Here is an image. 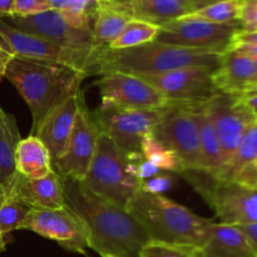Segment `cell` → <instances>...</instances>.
<instances>
[{"label": "cell", "mask_w": 257, "mask_h": 257, "mask_svg": "<svg viewBox=\"0 0 257 257\" xmlns=\"http://www.w3.org/2000/svg\"><path fill=\"white\" fill-rule=\"evenodd\" d=\"M104 257H118V256H110V255H108V256H104Z\"/></svg>", "instance_id": "c3c4849f"}, {"label": "cell", "mask_w": 257, "mask_h": 257, "mask_svg": "<svg viewBox=\"0 0 257 257\" xmlns=\"http://www.w3.org/2000/svg\"><path fill=\"white\" fill-rule=\"evenodd\" d=\"M50 9L49 0H13L12 17H28Z\"/></svg>", "instance_id": "d6a6232c"}, {"label": "cell", "mask_w": 257, "mask_h": 257, "mask_svg": "<svg viewBox=\"0 0 257 257\" xmlns=\"http://www.w3.org/2000/svg\"><path fill=\"white\" fill-rule=\"evenodd\" d=\"M97 8L95 0H65L63 7L57 12L72 27L92 32Z\"/></svg>", "instance_id": "4dcf8cb0"}, {"label": "cell", "mask_w": 257, "mask_h": 257, "mask_svg": "<svg viewBox=\"0 0 257 257\" xmlns=\"http://www.w3.org/2000/svg\"><path fill=\"white\" fill-rule=\"evenodd\" d=\"M232 181H237V182L243 183L246 186L257 188V158L250 166L243 168Z\"/></svg>", "instance_id": "8d00e7d4"}, {"label": "cell", "mask_w": 257, "mask_h": 257, "mask_svg": "<svg viewBox=\"0 0 257 257\" xmlns=\"http://www.w3.org/2000/svg\"><path fill=\"white\" fill-rule=\"evenodd\" d=\"M240 24H215L197 19L180 18L160 27L156 42L178 47L226 52Z\"/></svg>", "instance_id": "30bf717a"}, {"label": "cell", "mask_w": 257, "mask_h": 257, "mask_svg": "<svg viewBox=\"0 0 257 257\" xmlns=\"http://www.w3.org/2000/svg\"><path fill=\"white\" fill-rule=\"evenodd\" d=\"M0 33L5 37L17 57L52 62L89 75L93 52L74 50L53 44L35 35L20 32L0 20Z\"/></svg>", "instance_id": "5bb4252c"}, {"label": "cell", "mask_w": 257, "mask_h": 257, "mask_svg": "<svg viewBox=\"0 0 257 257\" xmlns=\"http://www.w3.org/2000/svg\"><path fill=\"white\" fill-rule=\"evenodd\" d=\"M102 104L99 109H161L170 105L155 87L135 74L112 72L97 80Z\"/></svg>", "instance_id": "9c48e42d"}, {"label": "cell", "mask_w": 257, "mask_h": 257, "mask_svg": "<svg viewBox=\"0 0 257 257\" xmlns=\"http://www.w3.org/2000/svg\"><path fill=\"white\" fill-rule=\"evenodd\" d=\"M222 2V0H191V7H192V13L196 12L198 9H202V8L208 7L211 4H215V3ZM191 14V13H190Z\"/></svg>", "instance_id": "b9f144b4"}, {"label": "cell", "mask_w": 257, "mask_h": 257, "mask_svg": "<svg viewBox=\"0 0 257 257\" xmlns=\"http://www.w3.org/2000/svg\"><path fill=\"white\" fill-rule=\"evenodd\" d=\"M253 32H255V30H253Z\"/></svg>", "instance_id": "681fc988"}, {"label": "cell", "mask_w": 257, "mask_h": 257, "mask_svg": "<svg viewBox=\"0 0 257 257\" xmlns=\"http://www.w3.org/2000/svg\"><path fill=\"white\" fill-rule=\"evenodd\" d=\"M221 52L210 49L178 47L151 42L140 47L112 50L97 48L92 54L89 75H103L112 72L142 75L156 74L173 69L205 67L215 69L220 63Z\"/></svg>", "instance_id": "7a4b0ae2"}, {"label": "cell", "mask_w": 257, "mask_h": 257, "mask_svg": "<svg viewBox=\"0 0 257 257\" xmlns=\"http://www.w3.org/2000/svg\"><path fill=\"white\" fill-rule=\"evenodd\" d=\"M85 77L65 65L22 57H15L5 72V78L17 88L29 107L32 133L50 110L79 89Z\"/></svg>", "instance_id": "277c9868"}, {"label": "cell", "mask_w": 257, "mask_h": 257, "mask_svg": "<svg viewBox=\"0 0 257 257\" xmlns=\"http://www.w3.org/2000/svg\"><path fill=\"white\" fill-rule=\"evenodd\" d=\"M251 59H252L253 62H255V64L257 65V57H256V58H251Z\"/></svg>", "instance_id": "7dc6e473"}, {"label": "cell", "mask_w": 257, "mask_h": 257, "mask_svg": "<svg viewBox=\"0 0 257 257\" xmlns=\"http://www.w3.org/2000/svg\"><path fill=\"white\" fill-rule=\"evenodd\" d=\"M212 82L217 93L236 97L257 82V65L250 57L227 49L213 69Z\"/></svg>", "instance_id": "d6986e66"}, {"label": "cell", "mask_w": 257, "mask_h": 257, "mask_svg": "<svg viewBox=\"0 0 257 257\" xmlns=\"http://www.w3.org/2000/svg\"><path fill=\"white\" fill-rule=\"evenodd\" d=\"M83 102L84 94L79 88L69 97L65 98L62 103H59L54 109L50 110L38 125L37 130L32 133L37 136L49 151L53 170L57 161L64 153L74 125L75 117Z\"/></svg>", "instance_id": "e0dca14e"}, {"label": "cell", "mask_w": 257, "mask_h": 257, "mask_svg": "<svg viewBox=\"0 0 257 257\" xmlns=\"http://www.w3.org/2000/svg\"><path fill=\"white\" fill-rule=\"evenodd\" d=\"M140 257H202L201 248L148 241L141 251Z\"/></svg>", "instance_id": "1f68e13d"}, {"label": "cell", "mask_w": 257, "mask_h": 257, "mask_svg": "<svg viewBox=\"0 0 257 257\" xmlns=\"http://www.w3.org/2000/svg\"><path fill=\"white\" fill-rule=\"evenodd\" d=\"M173 185V178L170 175H157L152 178L141 182L140 190L145 191V192L150 193H157V195H162V192L168 191Z\"/></svg>", "instance_id": "836d02e7"}, {"label": "cell", "mask_w": 257, "mask_h": 257, "mask_svg": "<svg viewBox=\"0 0 257 257\" xmlns=\"http://www.w3.org/2000/svg\"><path fill=\"white\" fill-rule=\"evenodd\" d=\"M15 171L27 178H40L53 171L52 158L44 143L34 135L22 138L15 148Z\"/></svg>", "instance_id": "603a6c76"}, {"label": "cell", "mask_w": 257, "mask_h": 257, "mask_svg": "<svg viewBox=\"0 0 257 257\" xmlns=\"http://www.w3.org/2000/svg\"><path fill=\"white\" fill-rule=\"evenodd\" d=\"M245 2L246 0H222L196 10L182 18L203 20L215 24H240L241 13Z\"/></svg>", "instance_id": "83f0119b"}, {"label": "cell", "mask_w": 257, "mask_h": 257, "mask_svg": "<svg viewBox=\"0 0 257 257\" xmlns=\"http://www.w3.org/2000/svg\"><path fill=\"white\" fill-rule=\"evenodd\" d=\"M97 14L92 28L93 43L95 48L108 47L122 33L130 20L133 19L127 3L110 4L97 3Z\"/></svg>", "instance_id": "7402d4cb"}, {"label": "cell", "mask_w": 257, "mask_h": 257, "mask_svg": "<svg viewBox=\"0 0 257 257\" xmlns=\"http://www.w3.org/2000/svg\"><path fill=\"white\" fill-rule=\"evenodd\" d=\"M238 227H240L241 230H242V232L245 233L246 237L248 238V241H250L251 245L255 248L257 253V222L250 223V225L238 226Z\"/></svg>", "instance_id": "ab89813d"}, {"label": "cell", "mask_w": 257, "mask_h": 257, "mask_svg": "<svg viewBox=\"0 0 257 257\" xmlns=\"http://www.w3.org/2000/svg\"><path fill=\"white\" fill-rule=\"evenodd\" d=\"M5 247H7V240H5V235L0 231V252L5 251Z\"/></svg>", "instance_id": "ee69618b"}, {"label": "cell", "mask_w": 257, "mask_h": 257, "mask_svg": "<svg viewBox=\"0 0 257 257\" xmlns=\"http://www.w3.org/2000/svg\"><path fill=\"white\" fill-rule=\"evenodd\" d=\"M202 257H257L255 248L238 226L213 222Z\"/></svg>", "instance_id": "ffe728a7"}, {"label": "cell", "mask_w": 257, "mask_h": 257, "mask_svg": "<svg viewBox=\"0 0 257 257\" xmlns=\"http://www.w3.org/2000/svg\"><path fill=\"white\" fill-rule=\"evenodd\" d=\"M4 187H3V186L2 185H0V196H2L3 195V193H4Z\"/></svg>", "instance_id": "bcb514c9"}, {"label": "cell", "mask_w": 257, "mask_h": 257, "mask_svg": "<svg viewBox=\"0 0 257 257\" xmlns=\"http://www.w3.org/2000/svg\"><path fill=\"white\" fill-rule=\"evenodd\" d=\"M15 57L17 55H15L14 50L12 49L4 35L0 33V80L3 77H5V72Z\"/></svg>", "instance_id": "d590c367"}, {"label": "cell", "mask_w": 257, "mask_h": 257, "mask_svg": "<svg viewBox=\"0 0 257 257\" xmlns=\"http://www.w3.org/2000/svg\"><path fill=\"white\" fill-rule=\"evenodd\" d=\"M24 230L55 241L62 247L74 252L85 253L88 247L84 226L65 206L54 210H33Z\"/></svg>", "instance_id": "2e32d148"}, {"label": "cell", "mask_w": 257, "mask_h": 257, "mask_svg": "<svg viewBox=\"0 0 257 257\" xmlns=\"http://www.w3.org/2000/svg\"><path fill=\"white\" fill-rule=\"evenodd\" d=\"M133 19L162 27L192 13L191 0H131L127 3Z\"/></svg>", "instance_id": "cb8c5ba5"}, {"label": "cell", "mask_w": 257, "mask_h": 257, "mask_svg": "<svg viewBox=\"0 0 257 257\" xmlns=\"http://www.w3.org/2000/svg\"><path fill=\"white\" fill-rule=\"evenodd\" d=\"M256 83H257V82H256Z\"/></svg>", "instance_id": "f907efd6"}, {"label": "cell", "mask_w": 257, "mask_h": 257, "mask_svg": "<svg viewBox=\"0 0 257 257\" xmlns=\"http://www.w3.org/2000/svg\"><path fill=\"white\" fill-rule=\"evenodd\" d=\"M158 32H160L158 25L145 22V20L132 19L128 22L117 39L110 43L107 48L112 50H120L140 47V45L155 42Z\"/></svg>", "instance_id": "f1b7e54d"}, {"label": "cell", "mask_w": 257, "mask_h": 257, "mask_svg": "<svg viewBox=\"0 0 257 257\" xmlns=\"http://www.w3.org/2000/svg\"><path fill=\"white\" fill-rule=\"evenodd\" d=\"M80 182L93 193L122 208H127L130 201L141 188V181L132 172V162L117 150L102 131L98 136L89 170Z\"/></svg>", "instance_id": "5b68a950"}, {"label": "cell", "mask_w": 257, "mask_h": 257, "mask_svg": "<svg viewBox=\"0 0 257 257\" xmlns=\"http://www.w3.org/2000/svg\"><path fill=\"white\" fill-rule=\"evenodd\" d=\"M32 211L27 203L5 190L0 196V231L7 236L13 231L24 230Z\"/></svg>", "instance_id": "4316f807"}, {"label": "cell", "mask_w": 257, "mask_h": 257, "mask_svg": "<svg viewBox=\"0 0 257 257\" xmlns=\"http://www.w3.org/2000/svg\"><path fill=\"white\" fill-rule=\"evenodd\" d=\"M231 44H252V45H257V30H255V32H247V30L240 29L235 34V37H233Z\"/></svg>", "instance_id": "74e56055"}, {"label": "cell", "mask_w": 257, "mask_h": 257, "mask_svg": "<svg viewBox=\"0 0 257 257\" xmlns=\"http://www.w3.org/2000/svg\"><path fill=\"white\" fill-rule=\"evenodd\" d=\"M256 94H257V83L250 85L247 89H245L242 93H241V94L236 95V97H246V95H256Z\"/></svg>", "instance_id": "7bdbcfd3"}, {"label": "cell", "mask_w": 257, "mask_h": 257, "mask_svg": "<svg viewBox=\"0 0 257 257\" xmlns=\"http://www.w3.org/2000/svg\"><path fill=\"white\" fill-rule=\"evenodd\" d=\"M213 69L190 67L156 74L138 75L155 87L170 102H207L217 93L212 82Z\"/></svg>", "instance_id": "7c38bea8"}, {"label": "cell", "mask_w": 257, "mask_h": 257, "mask_svg": "<svg viewBox=\"0 0 257 257\" xmlns=\"http://www.w3.org/2000/svg\"><path fill=\"white\" fill-rule=\"evenodd\" d=\"M196 103L172 102L163 109L160 123L153 131V136L177 156L185 172H200L201 168Z\"/></svg>", "instance_id": "8992f818"}, {"label": "cell", "mask_w": 257, "mask_h": 257, "mask_svg": "<svg viewBox=\"0 0 257 257\" xmlns=\"http://www.w3.org/2000/svg\"><path fill=\"white\" fill-rule=\"evenodd\" d=\"M206 102L196 103V119L200 130L201 168L200 172L217 178L223 168V157L215 124L205 107Z\"/></svg>", "instance_id": "44dd1931"}, {"label": "cell", "mask_w": 257, "mask_h": 257, "mask_svg": "<svg viewBox=\"0 0 257 257\" xmlns=\"http://www.w3.org/2000/svg\"><path fill=\"white\" fill-rule=\"evenodd\" d=\"M4 188L33 210H54L65 206L64 177L55 171L34 180L15 173Z\"/></svg>", "instance_id": "ac0fdd59"}, {"label": "cell", "mask_w": 257, "mask_h": 257, "mask_svg": "<svg viewBox=\"0 0 257 257\" xmlns=\"http://www.w3.org/2000/svg\"><path fill=\"white\" fill-rule=\"evenodd\" d=\"M64 203L83 223L88 247L100 256L140 257L150 237L125 208L64 178Z\"/></svg>", "instance_id": "6da1fadb"}, {"label": "cell", "mask_w": 257, "mask_h": 257, "mask_svg": "<svg viewBox=\"0 0 257 257\" xmlns=\"http://www.w3.org/2000/svg\"><path fill=\"white\" fill-rule=\"evenodd\" d=\"M257 158V120L252 123L243 135L235 155L223 167L215 180H233L243 168L250 166Z\"/></svg>", "instance_id": "484cf974"}, {"label": "cell", "mask_w": 257, "mask_h": 257, "mask_svg": "<svg viewBox=\"0 0 257 257\" xmlns=\"http://www.w3.org/2000/svg\"><path fill=\"white\" fill-rule=\"evenodd\" d=\"M205 107L218 135L225 167L235 155L247 128L256 119L235 97L223 93H216L205 103Z\"/></svg>", "instance_id": "9a60e30c"}, {"label": "cell", "mask_w": 257, "mask_h": 257, "mask_svg": "<svg viewBox=\"0 0 257 257\" xmlns=\"http://www.w3.org/2000/svg\"><path fill=\"white\" fill-rule=\"evenodd\" d=\"M240 25L242 30H257V0H246L241 13Z\"/></svg>", "instance_id": "e575fe53"}, {"label": "cell", "mask_w": 257, "mask_h": 257, "mask_svg": "<svg viewBox=\"0 0 257 257\" xmlns=\"http://www.w3.org/2000/svg\"><path fill=\"white\" fill-rule=\"evenodd\" d=\"M141 151H142L143 158L148 162L153 163L161 171L175 173L185 172V168H183L182 163L178 160L177 156L170 148L166 147L162 142H160L153 136V133L143 138Z\"/></svg>", "instance_id": "f546056e"}, {"label": "cell", "mask_w": 257, "mask_h": 257, "mask_svg": "<svg viewBox=\"0 0 257 257\" xmlns=\"http://www.w3.org/2000/svg\"><path fill=\"white\" fill-rule=\"evenodd\" d=\"M3 22L20 32L35 35L68 49L85 52L97 49L93 43L92 32L69 25L57 10L50 9L28 17H9L3 19Z\"/></svg>", "instance_id": "4fadbf2b"}, {"label": "cell", "mask_w": 257, "mask_h": 257, "mask_svg": "<svg viewBox=\"0 0 257 257\" xmlns=\"http://www.w3.org/2000/svg\"><path fill=\"white\" fill-rule=\"evenodd\" d=\"M99 127L83 102L75 117L64 153L54 166V171L68 180L83 181L94 157Z\"/></svg>", "instance_id": "8fae6325"}, {"label": "cell", "mask_w": 257, "mask_h": 257, "mask_svg": "<svg viewBox=\"0 0 257 257\" xmlns=\"http://www.w3.org/2000/svg\"><path fill=\"white\" fill-rule=\"evenodd\" d=\"M20 138L14 117L0 107V185H8L17 173L15 171V148Z\"/></svg>", "instance_id": "d4e9b609"}, {"label": "cell", "mask_w": 257, "mask_h": 257, "mask_svg": "<svg viewBox=\"0 0 257 257\" xmlns=\"http://www.w3.org/2000/svg\"><path fill=\"white\" fill-rule=\"evenodd\" d=\"M13 0H0V20L12 17Z\"/></svg>", "instance_id": "60d3db41"}, {"label": "cell", "mask_w": 257, "mask_h": 257, "mask_svg": "<svg viewBox=\"0 0 257 257\" xmlns=\"http://www.w3.org/2000/svg\"><path fill=\"white\" fill-rule=\"evenodd\" d=\"M125 210L142 226L150 241L202 248L213 221L157 193L137 191Z\"/></svg>", "instance_id": "3957f363"}, {"label": "cell", "mask_w": 257, "mask_h": 257, "mask_svg": "<svg viewBox=\"0 0 257 257\" xmlns=\"http://www.w3.org/2000/svg\"><path fill=\"white\" fill-rule=\"evenodd\" d=\"M248 112L252 114V117L257 120V94L256 95H246V97H235Z\"/></svg>", "instance_id": "f35d334b"}, {"label": "cell", "mask_w": 257, "mask_h": 257, "mask_svg": "<svg viewBox=\"0 0 257 257\" xmlns=\"http://www.w3.org/2000/svg\"><path fill=\"white\" fill-rule=\"evenodd\" d=\"M207 177L208 182L201 181L195 186L215 211L218 222L235 226L257 222V188L237 181Z\"/></svg>", "instance_id": "ba28073f"}, {"label": "cell", "mask_w": 257, "mask_h": 257, "mask_svg": "<svg viewBox=\"0 0 257 257\" xmlns=\"http://www.w3.org/2000/svg\"><path fill=\"white\" fill-rule=\"evenodd\" d=\"M97 3H110V4H119V3H130L131 0H95Z\"/></svg>", "instance_id": "f6af8a7d"}, {"label": "cell", "mask_w": 257, "mask_h": 257, "mask_svg": "<svg viewBox=\"0 0 257 257\" xmlns=\"http://www.w3.org/2000/svg\"><path fill=\"white\" fill-rule=\"evenodd\" d=\"M165 108L161 109L97 110V124L109 137L117 150L130 162L143 160L141 145L146 136L153 133Z\"/></svg>", "instance_id": "52a82bcc"}]
</instances>
